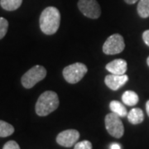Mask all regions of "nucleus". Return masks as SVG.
Here are the masks:
<instances>
[{
  "label": "nucleus",
  "instance_id": "nucleus-1",
  "mask_svg": "<svg viewBox=\"0 0 149 149\" xmlns=\"http://www.w3.org/2000/svg\"><path fill=\"white\" fill-rule=\"evenodd\" d=\"M61 23L60 11L55 7H47L41 13L40 28L46 35H53L57 32Z\"/></svg>",
  "mask_w": 149,
  "mask_h": 149
},
{
  "label": "nucleus",
  "instance_id": "nucleus-2",
  "mask_svg": "<svg viewBox=\"0 0 149 149\" xmlns=\"http://www.w3.org/2000/svg\"><path fill=\"white\" fill-rule=\"evenodd\" d=\"M60 104L57 94L54 91H45L37 100L35 109L38 116H47L51 113L54 112Z\"/></svg>",
  "mask_w": 149,
  "mask_h": 149
},
{
  "label": "nucleus",
  "instance_id": "nucleus-3",
  "mask_svg": "<svg viewBox=\"0 0 149 149\" xmlns=\"http://www.w3.org/2000/svg\"><path fill=\"white\" fill-rule=\"evenodd\" d=\"M47 76V70L42 65H35L28 70L22 75L21 82L26 89H31L38 82L42 80Z\"/></svg>",
  "mask_w": 149,
  "mask_h": 149
},
{
  "label": "nucleus",
  "instance_id": "nucleus-4",
  "mask_svg": "<svg viewBox=\"0 0 149 149\" xmlns=\"http://www.w3.org/2000/svg\"><path fill=\"white\" fill-rule=\"evenodd\" d=\"M88 71V68L85 64L76 62L65 67L62 74L64 79L70 84H76L83 79Z\"/></svg>",
  "mask_w": 149,
  "mask_h": 149
},
{
  "label": "nucleus",
  "instance_id": "nucleus-5",
  "mask_svg": "<svg viewBox=\"0 0 149 149\" xmlns=\"http://www.w3.org/2000/svg\"><path fill=\"white\" fill-rule=\"evenodd\" d=\"M105 128L108 133L116 139H121L124 133V127L120 117L114 113H108L105 118Z\"/></svg>",
  "mask_w": 149,
  "mask_h": 149
},
{
  "label": "nucleus",
  "instance_id": "nucleus-6",
  "mask_svg": "<svg viewBox=\"0 0 149 149\" xmlns=\"http://www.w3.org/2000/svg\"><path fill=\"white\" fill-rule=\"evenodd\" d=\"M125 48L124 39L120 34H113L103 45V52L106 55L121 53Z\"/></svg>",
  "mask_w": 149,
  "mask_h": 149
},
{
  "label": "nucleus",
  "instance_id": "nucleus-7",
  "mask_svg": "<svg viewBox=\"0 0 149 149\" xmlns=\"http://www.w3.org/2000/svg\"><path fill=\"white\" fill-rule=\"evenodd\" d=\"M78 8L85 17L97 19L101 15V8L96 0H79Z\"/></svg>",
  "mask_w": 149,
  "mask_h": 149
},
{
  "label": "nucleus",
  "instance_id": "nucleus-8",
  "mask_svg": "<svg viewBox=\"0 0 149 149\" xmlns=\"http://www.w3.org/2000/svg\"><path fill=\"white\" fill-rule=\"evenodd\" d=\"M80 139V133L75 129H67L60 133L56 137V143L65 148L74 146Z\"/></svg>",
  "mask_w": 149,
  "mask_h": 149
},
{
  "label": "nucleus",
  "instance_id": "nucleus-9",
  "mask_svg": "<svg viewBox=\"0 0 149 149\" xmlns=\"http://www.w3.org/2000/svg\"><path fill=\"white\" fill-rule=\"evenodd\" d=\"M128 80V77L127 74H108L104 78L105 85L112 91H118L119 88H121L123 85H124Z\"/></svg>",
  "mask_w": 149,
  "mask_h": 149
},
{
  "label": "nucleus",
  "instance_id": "nucleus-10",
  "mask_svg": "<svg viewBox=\"0 0 149 149\" xmlns=\"http://www.w3.org/2000/svg\"><path fill=\"white\" fill-rule=\"evenodd\" d=\"M106 70L113 74H125L128 70L127 61L123 59H116L106 65Z\"/></svg>",
  "mask_w": 149,
  "mask_h": 149
},
{
  "label": "nucleus",
  "instance_id": "nucleus-11",
  "mask_svg": "<svg viewBox=\"0 0 149 149\" xmlns=\"http://www.w3.org/2000/svg\"><path fill=\"white\" fill-rule=\"evenodd\" d=\"M128 120L132 124H139L144 120L143 110L139 108H133L128 113Z\"/></svg>",
  "mask_w": 149,
  "mask_h": 149
},
{
  "label": "nucleus",
  "instance_id": "nucleus-12",
  "mask_svg": "<svg viewBox=\"0 0 149 149\" xmlns=\"http://www.w3.org/2000/svg\"><path fill=\"white\" fill-rule=\"evenodd\" d=\"M123 102L128 106H134L139 101V97L134 91H125L122 95Z\"/></svg>",
  "mask_w": 149,
  "mask_h": 149
},
{
  "label": "nucleus",
  "instance_id": "nucleus-13",
  "mask_svg": "<svg viewBox=\"0 0 149 149\" xmlns=\"http://www.w3.org/2000/svg\"><path fill=\"white\" fill-rule=\"evenodd\" d=\"M109 108L113 113H116L119 117H125L128 115L127 109L119 101H117V100L111 101L109 104Z\"/></svg>",
  "mask_w": 149,
  "mask_h": 149
},
{
  "label": "nucleus",
  "instance_id": "nucleus-14",
  "mask_svg": "<svg viewBox=\"0 0 149 149\" xmlns=\"http://www.w3.org/2000/svg\"><path fill=\"white\" fill-rule=\"evenodd\" d=\"M22 0H0L1 7L7 11L17 10L22 5Z\"/></svg>",
  "mask_w": 149,
  "mask_h": 149
},
{
  "label": "nucleus",
  "instance_id": "nucleus-15",
  "mask_svg": "<svg viewBox=\"0 0 149 149\" xmlns=\"http://www.w3.org/2000/svg\"><path fill=\"white\" fill-rule=\"evenodd\" d=\"M15 129L13 126L8 123L0 120V138H6L11 136L14 133Z\"/></svg>",
  "mask_w": 149,
  "mask_h": 149
},
{
  "label": "nucleus",
  "instance_id": "nucleus-16",
  "mask_svg": "<svg viewBox=\"0 0 149 149\" xmlns=\"http://www.w3.org/2000/svg\"><path fill=\"white\" fill-rule=\"evenodd\" d=\"M138 13L141 17L147 18L149 17V0H139L138 4Z\"/></svg>",
  "mask_w": 149,
  "mask_h": 149
},
{
  "label": "nucleus",
  "instance_id": "nucleus-17",
  "mask_svg": "<svg viewBox=\"0 0 149 149\" xmlns=\"http://www.w3.org/2000/svg\"><path fill=\"white\" fill-rule=\"evenodd\" d=\"M8 28V22L3 17H0V40L5 37Z\"/></svg>",
  "mask_w": 149,
  "mask_h": 149
},
{
  "label": "nucleus",
  "instance_id": "nucleus-18",
  "mask_svg": "<svg viewBox=\"0 0 149 149\" xmlns=\"http://www.w3.org/2000/svg\"><path fill=\"white\" fill-rule=\"evenodd\" d=\"M74 149H92V143L88 140H84L74 144Z\"/></svg>",
  "mask_w": 149,
  "mask_h": 149
},
{
  "label": "nucleus",
  "instance_id": "nucleus-19",
  "mask_svg": "<svg viewBox=\"0 0 149 149\" xmlns=\"http://www.w3.org/2000/svg\"><path fill=\"white\" fill-rule=\"evenodd\" d=\"M3 149H20V147L17 142L13 140H10L4 144Z\"/></svg>",
  "mask_w": 149,
  "mask_h": 149
},
{
  "label": "nucleus",
  "instance_id": "nucleus-20",
  "mask_svg": "<svg viewBox=\"0 0 149 149\" xmlns=\"http://www.w3.org/2000/svg\"><path fill=\"white\" fill-rule=\"evenodd\" d=\"M143 40L145 44L149 47V30H146L143 33Z\"/></svg>",
  "mask_w": 149,
  "mask_h": 149
},
{
  "label": "nucleus",
  "instance_id": "nucleus-21",
  "mask_svg": "<svg viewBox=\"0 0 149 149\" xmlns=\"http://www.w3.org/2000/svg\"><path fill=\"white\" fill-rule=\"evenodd\" d=\"M109 149H121V146L118 143H112L111 145H110Z\"/></svg>",
  "mask_w": 149,
  "mask_h": 149
},
{
  "label": "nucleus",
  "instance_id": "nucleus-22",
  "mask_svg": "<svg viewBox=\"0 0 149 149\" xmlns=\"http://www.w3.org/2000/svg\"><path fill=\"white\" fill-rule=\"evenodd\" d=\"M128 4H133V3H137L139 0H124Z\"/></svg>",
  "mask_w": 149,
  "mask_h": 149
},
{
  "label": "nucleus",
  "instance_id": "nucleus-23",
  "mask_svg": "<svg viewBox=\"0 0 149 149\" xmlns=\"http://www.w3.org/2000/svg\"><path fill=\"white\" fill-rule=\"evenodd\" d=\"M146 111H147L148 115L149 116V100H148L146 103Z\"/></svg>",
  "mask_w": 149,
  "mask_h": 149
},
{
  "label": "nucleus",
  "instance_id": "nucleus-24",
  "mask_svg": "<svg viewBox=\"0 0 149 149\" xmlns=\"http://www.w3.org/2000/svg\"><path fill=\"white\" fill-rule=\"evenodd\" d=\"M147 64H148V65L149 66V56L148 57V59H147Z\"/></svg>",
  "mask_w": 149,
  "mask_h": 149
}]
</instances>
